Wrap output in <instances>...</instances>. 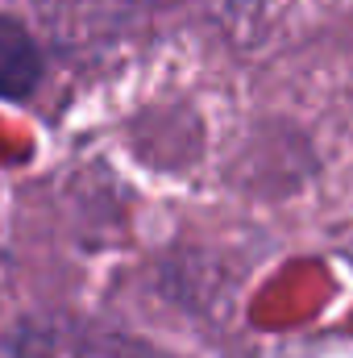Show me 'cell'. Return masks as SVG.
<instances>
[{
  "mask_svg": "<svg viewBox=\"0 0 353 358\" xmlns=\"http://www.w3.org/2000/svg\"><path fill=\"white\" fill-rule=\"evenodd\" d=\"M46 55L25 21L0 13V100H29L42 88Z\"/></svg>",
  "mask_w": 353,
  "mask_h": 358,
  "instance_id": "6da1fadb",
  "label": "cell"
}]
</instances>
